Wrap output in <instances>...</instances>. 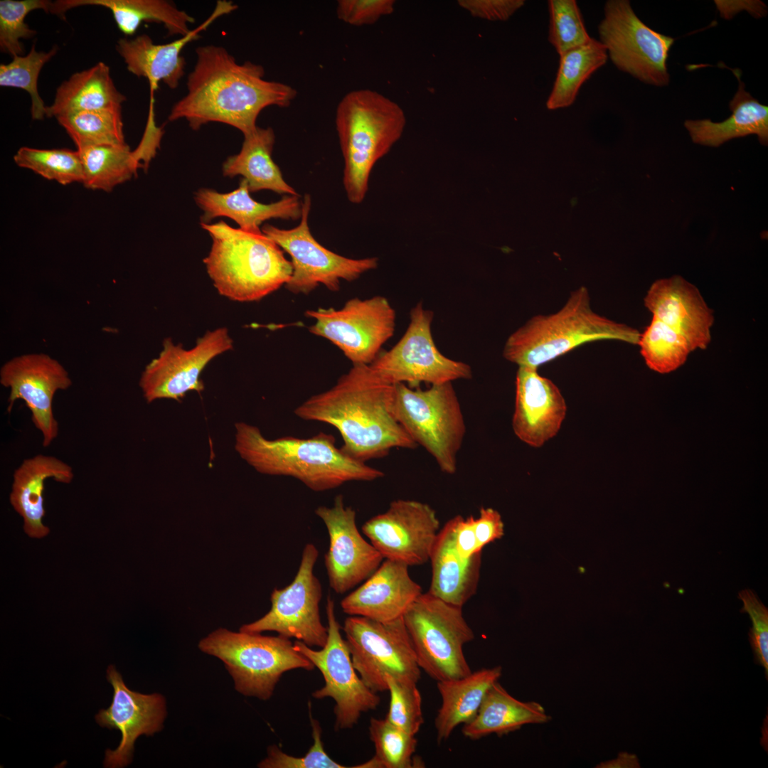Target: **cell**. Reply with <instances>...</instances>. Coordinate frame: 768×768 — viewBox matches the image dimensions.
Returning a JSON list of instances; mask_svg holds the SVG:
<instances>
[{"instance_id": "16", "label": "cell", "mask_w": 768, "mask_h": 768, "mask_svg": "<svg viewBox=\"0 0 768 768\" xmlns=\"http://www.w3.org/2000/svg\"><path fill=\"white\" fill-rule=\"evenodd\" d=\"M319 550L311 543L302 551L298 571L293 581L271 594L272 607L262 617L244 624L240 631L261 634L276 631L279 635L301 641L309 646L324 647L328 628L321 620L319 604L322 589L314 568Z\"/></svg>"}, {"instance_id": "24", "label": "cell", "mask_w": 768, "mask_h": 768, "mask_svg": "<svg viewBox=\"0 0 768 768\" xmlns=\"http://www.w3.org/2000/svg\"><path fill=\"white\" fill-rule=\"evenodd\" d=\"M644 305L653 316L682 335L692 351L708 347L713 311L698 289L681 276L655 281L644 297Z\"/></svg>"}, {"instance_id": "39", "label": "cell", "mask_w": 768, "mask_h": 768, "mask_svg": "<svg viewBox=\"0 0 768 768\" xmlns=\"http://www.w3.org/2000/svg\"><path fill=\"white\" fill-rule=\"evenodd\" d=\"M368 730L375 747L372 758L377 768H412L420 765L413 756L417 745L415 735L400 729L385 718H371Z\"/></svg>"}, {"instance_id": "9", "label": "cell", "mask_w": 768, "mask_h": 768, "mask_svg": "<svg viewBox=\"0 0 768 768\" xmlns=\"http://www.w3.org/2000/svg\"><path fill=\"white\" fill-rule=\"evenodd\" d=\"M418 665L437 681L459 678L471 672L464 646L474 631L462 607L449 604L428 592L422 593L402 616Z\"/></svg>"}, {"instance_id": "1", "label": "cell", "mask_w": 768, "mask_h": 768, "mask_svg": "<svg viewBox=\"0 0 768 768\" xmlns=\"http://www.w3.org/2000/svg\"><path fill=\"white\" fill-rule=\"evenodd\" d=\"M196 61L187 79V92L172 107L169 121L185 119L192 129L220 122L244 135L257 127L266 107H287L297 92L290 85L264 78L261 65L236 62L223 47L208 45L196 49Z\"/></svg>"}, {"instance_id": "20", "label": "cell", "mask_w": 768, "mask_h": 768, "mask_svg": "<svg viewBox=\"0 0 768 768\" xmlns=\"http://www.w3.org/2000/svg\"><path fill=\"white\" fill-rule=\"evenodd\" d=\"M316 515L326 526L329 538L324 556L329 584L337 594H344L369 577L383 560L382 555L358 530L356 511L346 506L341 494L331 506H321Z\"/></svg>"}, {"instance_id": "18", "label": "cell", "mask_w": 768, "mask_h": 768, "mask_svg": "<svg viewBox=\"0 0 768 768\" xmlns=\"http://www.w3.org/2000/svg\"><path fill=\"white\" fill-rule=\"evenodd\" d=\"M361 529L384 559L420 565L430 560L439 521L427 503L397 499L386 511L366 521Z\"/></svg>"}, {"instance_id": "34", "label": "cell", "mask_w": 768, "mask_h": 768, "mask_svg": "<svg viewBox=\"0 0 768 768\" xmlns=\"http://www.w3.org/2000/svg\"><path fill=\"white\" fill-rule=\"evenodd\" d=\"M550 718L540 704L518 700L497 681L486 693L476 716L463 725L462 731L464 737L478 740L491 734L506 735L525 725L545 723Z\"/></svg>"}, {"instance_id": "7", "label": "cell", "mask_w": 768, "mask_h": 768, "mask_svg": "<svg viewBox=\"0 0 768 768\" xmlns=\"http://www.w3.org/2000/svg\"><path fill=\"white\" fill-rule=\"evenodd\" d=\"M199 649L220 658L245 696L267 700L282 676L294 669L311 671L314 664L282 636H263L218 629L201 640Z\"/></svg>"}, {"instance_id": "31", "label": "cell", "mask_w": 768, "mask_h": 768, "mask_svg": "<svg viewBox=\"0 0 768 768\" xmlns=\"http://www.w3.org/2000/svg\"><path fill=\"white\" fill-rule=\"evenodd\" d=\"M81 6H103L112 11L118 28L126 36L135 33L143 22L162 23L169 36H183L194 18L165 0H58L53 1L50 13L63 16Z\"/></svg>"}, {"instance_id": "42", "label": "cell", "mask_w": 768, "mask_h": 768, "mask_svg": "<svg viewBox=\"0 0 768 768\" xmlns=\"http://www.w3.org/2000/svg\"><path fill=\"white\" fill-rule=\"evenodd\" d=\"M548 6V38L559 56L591 41L575 0H549Z\"/></svg>"}, {"instance_id": "50", "label": "cell", "mask_w": 768, "mask_h": 768, "mask_svg": "<svg viewBox=\"0 0 768 768\" xmlns=\"http://www.w3.org/2000/svg\"><path fill=\"white\" fill-rule=\"evenodd\" d=\"M454 520V546L457 554L463 560H468L475 554L481 553L477 549L475 535V518H467L458 515Z\"/></svg>"}, {"instance_id": "33", "label": "cell", "mask_w": 768, "mask_h": 768, "mask_svg": "<svg viewBox=\"0 0 768 768\" xmlns=\"http://www.w3.org/2000/svg\"><path fill=\"white\" fill-rule=\"evenodd\" d=\"M240 151L227 158L223 164L225 176H242L250 193L270 190L279 194L299 196L282 176L272 159L275 135L271 127H257L244 135Z\"/></svg>"}, {"instance_id": "4", "label": "cell", "mask_w": 768, "mask_h": 768, "mask_svg": "<svg viewBox=\"0 0 768 768\" xmlns=\"http://www.w3.org/2000/svg\"><path fill=\"white\" fill-rule=\"evenodd\" d=\"M201 225L212 240L203 262L220 295L235 302H255L289 282L291 262L262 230L235 228L224 221Z\"/></svg>"}, {"instance_id": "17", "label": "cell", "mask_w": 768, "mask_h": 768, "mask_svg": "<svg viewBox=\"0 0 768 768\" xmlns=\"http://www.w3.org/2000/svg\"><path fill=\"white\" fill-rule=\"evenodd\" d=\"M233 343L225 327L208 331L191 349L165 338L160 353L146 366L139 379L145 400H180L188 392L202 391L201 373L214 358L230 350Z\"/></svg>"}, {"instance_id": "49", "label": "cell", "mask_w": 768, "mask_h": 768, "mask_svg": "<svg viewBox=\"0 0 768 768\" xmlns=\"http://www.w3.org/2000/svg\"><path fill=\"white\" fill-rule=\"evenodd\" d=\"M477 549L482 550L487 544L500 539L504 535V525L501 514L492 508H481L479 516L474 521Z\"/></svg>"}, {"instance_id": "30", "label": "cell", "mask_w": 768, "mask_h": 768, "mask_svg": "<svg viewBox=\"0 0 768 768\" xmlns=\"http://www.w3.org/2000/svg\"><path fill=\"white\" fill-rule=\"evenodd\" d=\"M730 70L739 82L738 90L729 105L732 114L720 122L709 119H688L684 126L692 141L703 146L717 147L730 139L750 134H756L760 144L767 146L768 107L745 90L739 69Z\"/></svg>"}, {"instance_id": "40", "label": "cell", "mask_w": 768, "mask_h": 768, "mask_svg": "<svg viewBox=\"0 0 768 768\" xmlns=\"http://www.w3.org/2000/svg\"><path fill=\"white\" fill-rule=\"evenodd\" d=\"M14 160L18 166L62 185L82 182L83 169L78 150L23 146L16 153Z\"/></svg>"}, {"instance_id": "51", "label": "cell", "mask_w": 768, "mask_h": 768, "mask_svg": "<svg viewBox=\"0 0 768 768\" xmlns=\"http://www.w3.org/2000/svg\"><path fill=\"white\" fill-rule=\"evenodd\" d=\"M715 4L720 16L726 19L742 10L757 18L766 16L767 11L766 5L760 1H715Z\"/></svg>"}, {"instance_id": "13", "label": "cell", "mask_w": 768, "mask_h": 768, "mask_svg": "<svg viewBox=\"0 0 768 768\" xmlns=\"http://www.w3.org/2000/svg\"><path fill=\"white\" fill-rule=\"evenodd\" d=\"M311 200L305 194L299 225L281 229L267 224L262 232L291 257L292 274L285 287L294 294H308L320 284L338 291L341 279L352 282L378 267L377 257L351 259L321 245L311 233L309 215Z\"/></svg>"}, {"instance_id": "6", "label": "cell", "mask_w": 768, "mask_h": 768, "mask_svg": "<svg viewBox=\"0 0 768 768\" xmlns=\"http://www.w3.org/2000/svg\"><path fill=\"white\" fill-rule=\"evenodd\" d=\"M641 333L595 312L588 289L572 291L563 306L548 315H536L507 338L503 356L518 367L538 368L579 346L599 340L637 345Z\"/></svg>"}, {"instance_id": "25", "label": "cell", "mask_w": 768, "mask_h": 768, "mask_svg": "<svg viewBox=\"0 0 768 768\" xmlns=\"http://www.w3.org/2000/svg\"><path fill=\"white\" fill-rule=\"evenodd\" d=\"M405 563L385 559L360 587L341 602L343 612L378 622H389L403 616L410 605L422 593Z\"/></svg>"}, {"instance_id": "44", "label": "cell", "mask_w": 768, "mask_h": 768, "mask_svg": "<svg viewBox=\"0 0 768 768\" xmlns=\"http://www.w3.org/2000/svg\"><path fill=\"white\" fill-rule=\"evenodd\" d=\"M390 693L389 709L385 719L395 726L414 735L424 723L422 697L417 683L386 677Z\"/></svg>"}, {"instance_id": "5", "label": "cell", "mask_w": 768, "mask_h": 768, "mask_svg": "<svg viewBox=\"0 0 768 768\" xmlns=\"http://www.w3.org/2000/svg\"><path fill=\"white\" fill-rule=\"evenodd\" d=\"M336 129L343 158V184L348 200L361 203L376 162L401 137L406 124L402 108L370 89L346 94L336 110Z\"/></svg>"}, {"instance_id": "3", "label": "cell", "mask_w": 768, "mask_h": 768, "mask_svg": "<svg viewBox=\"0 0 768 768\" xmlns=\"http://www.w3.org/2000/svg\"><path fill=\"white\" fill-rule=\"evenodd\" d=\"M235 449L257 472L294 478L314 491L331 490L350 481H370L382 471L346 454L331 434L309 438L282 437L270 439L258 427L235 424Z\"/></svg>"}, {"instance_id": "10", "label": "cell", "mask_w": 768, "mask_h": 768, "mask_svg": "<svg viewBox=\"0 0 768 768\" xmlns=\"http://www.w3.org/2000/svg\"><path fill=\"white\" fill-rule=\"evenodd\" d=\"M343 631L353 665L371 690L387 691V676L417 683L421 669L402 617L378 622L349 616Z\"/></svg>"}, {"instance_id": "2", "label": "cell", "mask_w": 768, "mask_h": 768, "mask_svg": "<svg viewBox=\"0 0 768 768\" xmlns=\"http://www.w3.org/2000/svg\"><path fill=\"white\" fill-rule=\"evenodd\" d=\"M394 385L368 365H353L329 390L297 407L296 416L337 429L349 457L363 462L387 455L393 448L415 449V442L393 412Z\"/></svg>"}, {"instance_id": "12", "label": "cell", "mask_w": 768, "mask_h": 768, "mask_svg": "<svg viewBox=\"0 0 768 768\" xmlns=\"http://www.w3.org/2000/svg\"><path fill=\"white\" fill-rule=\"evenodd\" d=\"M432 320L433 312L425 309L422 302L417 303L410 311L402 338L390 350L380 352L370 368L389 384L405 383L411 388L420 383L437 385L471 378L468 364L438 350L431 331Z\"/></svg>"}, {"instance_id": "15", "label": "cell", "mask_w": 768, "mask_h": 768, "mask_svg": "<svg viewBox=\"0 0 768 768\" xmlns=\"http://www.w3.org/2000/svg\"><path fill=\"white\" fill-rule=\"evenodd\" d=\"M305 315L315 321L309 331L336 345L353 365H370L395 327V311L383 296L353 298L340 309L319 308Z\"/></svg>"}, {"instance_id": "38", "label": "cell", "mask_w": 768, "mask_h": 768, "mask_svg": "<svg viewBox=\"0 0 768 768\" xmlns=\"http://www.w3.org/2000/svg\"><path fill=\"white\" fill-rule=\"evenodd\" d=\"M637 345L647 366L660 373L678 368L693 351L682 335L654 316L640 334Z\"/></svg>"}, {"instance_id": "47", "label": "cell", "mask_w": 768, "mask_h": 768, "mask_svg": "<svg viewBox=\"0 0 768 768\" xmlns=\"http://www.w3.org/2000/svg\"><path fill=\"white\" fill-rule=\"evenodd\" d=\"M395 4L394 0H339L336 15L340 21L351 26L370 25L393 14Z\"/></svg>"}, {"instance_id": "27", "label": "cell", "mask_w": 768, "mask_h": 768, "mask_svg": "<svg viewBox=\"0 0 768 768\" xmlns=\"http://www.w3.org/2000/svg\"><path fill=\"white\" fill-rule=\"evenodd\" d=\"M73 478L72 466L50 455L36 454L24 459L15 469L9 500L23 518V529L29 537L41 538L50 532L43 523L46 514L45 481L53 479L57 482L70 484Z\"/></svg>"}, {"instance_id": "14", "label": "cell", "mask_w": 768, "mask_h": 768, "mask_svg": "<svg viewBox=\"0 0 768 768\" xmlns=\"http://www.w3.org/2000/svg\"><path fill=\"white\" fill-rule=\"evenodd\" d=\"M326 613L328 638L324 647L314 650L298 640L294 642V646L319 669L324 678V686L314 690L312 697L332 698L335 702V729H350L358 722L363 713L377 708L380 698L364 683L353 665L346 641L341 634L334 602L330 595L326 598Z\"/></svg>"}, {"instance_id": "32", "label": "cell", "mask_w": 768, "mask_h": 768, "mask_svg": "<svg viewBox=\"0 0 768 768\" xmlns=\"http://www.w3.org/2000/svg\"><path fill=\"white\" fill-rule=\"evenodd\" d=\"M502 674L500 666L471 672L455 679L437 681L442 703L434 720L439 743L449 737L459 725L476 715L489 688Z\"/></svg>"}, {"instance_id": "35", "label": "cell", "mask_w": 768, "mask_h": 768, "mask_svg": "<svg viewBox=\"0 0 768 768\" xmlns=\"http://www.w3.org/2000/svg\"><path fill=\"white\" fill-rule=\"evenodd\" d=\"M125 97L118 91L110 68L100 62L74 73L58 87L53 102L46 107V117H59L85 111L122 109Z\"/></svg>"}, {"instance_id": "37", "label": "cell", "mask_w": 768, "mask_h": 768, "mask_svg": "<svg viewBox=\"0 0 768 768\" xmlns=\"http://www.w3.org/2000/svg\"><path fill=\"white\" fill-rule=\"evenodd\" d=\"M78 149L125 144L122 109L85 111L56 118Z\"/></svg>"}, {"instance_id": "19", "label": "cell", "mask_w": 768, "mask_h": 768, "mask_svg": "<svg viewBox=\"0 0 768 768\" xmlns=\"http://www.w3.org/2000/svg\"><path fill=\"white\" fill-rule=\"evenodd\" d=\"M0 383L10 390L8 412L17 400H23L33 424L42 435V445L49 447L59 433L53 408L55 394L72 385L66 369L48 354H23L3 364Z\"/></svg>"}, {"instance_id": "28", "label": "cell", "mask_w": 768, "mask_h": 768, "mask_svg": "<svg viewBox=\"0 0 768 768\" xmlns=\"http://www.w3.org/2000/svg\"><path fill=\"white\" fill-rule=\"evenodd\" d=\"M195 201L203 210L201 223H209L213 218L227 217L240 228L250 231L261 230L260 225L272 218L296 220L302 216V201L299 195H284L269 204L260 203L251 197L244 179H241L238 188L228 193L201 188L196 192Z\"/></svg>"}, {"instance_id": "26", "label": "cell", "mask_w": 768, "mask_h": 768, "mask_svg": "<svg viewBox=\"0 0 768 768\" xmlns=\"http://www.w3.org/2000/svg\"><path fill=\"white\" fill-rule=\"evenodd\" d=\"M162 136L161 129L147 125L140 144L132 151L126 143L77 149L83 169L82 183L92 190L110 191L129 180L138 169L149 164Z\"/></svg>"}, {"instance_id": "48", "label": "cell", "mask_w": 768, "mask_h": 768, "mask_svg": "<svg viewBox=\"0 0 768 768\" xmlns=\"http://www.w3.org/2000/svg\"><path fill=\"white\" fill-rule=\"evenodd\" d=\"M472 16L488 21H507L525 4L523 0H459Z\"/></svg>"}, {"instance_id": "43", "label": "cell", "mask_w": 768, "mask_h": 768, "mask_svg": "<svg viewBox=\"0 0 768 768\" xmlns=\"http://www.w3.org/2000/svg\"><path fill=\"white\" fill-rule=\"evenodd\" d=\"M53 1L48 0L0 1V49L12 57L23 52L21 39L30 38L36 31L26 23V16L32 11H50Z\"/></svg>"}, {"instance_id": "45", "label": "cell", "mask_w": 768, "mask_h": 768, "mask_svg": "<svg viewBox=\"0 0 768 768\" xmlns=\"http://www.w3.org/2000/svg\"><path fill=\"white\" fill-rule=\"evenodd\" d=\"M311 727L313 744L302 757H294L282 752L277 746L272 745L267 750V757L262 760L258 767L261 768H346L329 757L324 750L321 740V727L319 722L311 715Z\"/></svg>"}, {"instance_id": "8", "label": "cell", "mask_w": 768, "mask_h": 768, "mask_svg": "<svg viewBox=\"0 0 768 768\" xmlns=\"http://www.w3.org/2000/svg\"><path fill=\"white\" fill-rule=\"evenodd\" d=\"M393 412L410 437L433 457L442 471L456 473L466 425L452 383L432 385L426 390L394 384Z\"/></svg>"}, {"instance_id": "41", "label": "cell", "mask_w": 768, "mask_h": 768, "mask_svg": "<svg viewBox=\"0 0 768 768\" xmlns=\"http://www.w3.org/2000/svg\"><path fill=\"white\" fill-rule=\"evenodd\" d=\"M58 48L48 52H38L33 44L26 55H16L8 64L0 65V85L23 89L31 99V114L33 119H43L46 116V107L39 95L38 79L43 65L56 53Z\"/></svg>"}, {"instance_id": "22", "label": "cell", "mask_w": 768, "mask_h": 768, "mask_svg": "<svg viewBox=\"0 0 768 768\" xmlns=\"http://www.w3.org/2000/svg\"><path fill=\"white\" fill-rule=\"evenodd\" d=\"M566 413L565 400L551 380L540 375L538 368L518 367L512 428L521 441L541 447L557 435Z\"/></svg>"}, {"instance_id": "11", "label": "cell", "mask_w": 768, "mask_h": 768, "mask_svg": "<svg viewBox=\"0 0 768 768\" xmlns=\"http://www.w3.org/2000/svg\"><path fill=\"white\" fill-rule=\"evenodd\" d=\"M599 41L621 71L655 86L669 83L666 60L674 38L644 24L628 0H609L598 25Z\"/></svg>"}, {"instance_id": "36", "label": "cell", "mask_w": 768, "mask_h": 768, "mask_svg": "<svg viewBox=\"0 0 768 768\" xmlns=\"http://www.w3.org/2000/svg\"><path fill=\"white\" fill-rule=\"evenodd\" d=\"M606 47L592 38L587 43L560 56L559 66L546 101L549 110L571 106L583 83L607 61Z\"/></svg>"}, {"instance_id": "46", "label": "cell", "mask_w": 768, "mask_h": 768, "mask_svg": "<svg viewBox=\"0 0 768 768\" xmlns=\"http://www.w3.org/2000/svg\"><path fill=\"white\" fill-rule=\"evenodd\" d=\"M739 599L742 602V612L747 613L752 626L748 633L754 661L764 669L768 679V609L757 594L749 589L740 591Z\"/></svg>"}, {"instance_id": "52", "label": "cell", "mask_w": 768, "mask_h": 768, "mask_svg": "<svg viewBox=\"0 0 768 768\" xmlns=\"http://www.w3.org/2000/svg\"><path fill=\"white\" fill-rule=\"evenodd\" d=\"M639 762L635 754L622 752L612 760L602 762L597 764L599 768L639 767Z\"/></svg>"}, {"instance_id": "21", "label": "cell", "mask_w": 768, "mask_h": 768, "mask_svg": "<svg viewBox=\"0 0 768 768\" xmlns=\"http://www.w3.org/2000/svg\"><path fill=\"white\" fill-rule=\"evenodd\" d=\"M107 679L113 688L112 701L108 708L100 710L95 720L102 727L121 732L119 746L114 750L107 749L104 761L105 767L121 768L131 762L138 737L153 735L162 729L166 702L159 693L131 690L113 665L107 668Z\"/></svg>"}, {"instance_id": "23", "label": "cell", "mask_w": 768, "mask_h": 768, "mask_svg": "<svg viewBox=\"0 0 768 768\" xmlns=\"http://www.w3.org/2000/svg\"><path fill=\"white\" fill-rule=\"evenodd\" d=\"M237 8L231 1H218L209 17L183 36L168 43L156 44L150 36L143 34L133 39L119 40L116 50L130 73L148 80L151 92L158 88L160 82L170 89H176L184 75L186 60L181 55L183 49L198 39L201 33L217 18Z\"/></svg>"}, {"instance_id": "29", "label": "cell", "mask_w": 768, "mask_h": 768, "mask_svg": "<svg viewBox=\"0 0 768 768\" xmlns=\"http://www.w3.org/2000/svg\"><path fill=\"white\" fill-rule=\"evenodd\" d=\"M430 560L432 579L428 592L449 604L462 607L476 592L481 552L468 560L459 557L454 546V518L439 530Z\"/></svg>"}, {"instance_id": "53", "label": "cell", "mask_w": 768, "mask_h": 768, "mask_svg": "<svg viewBox=\"0 0 768 768\" xmlns=\"http://www.w3.org/2000/svg\"><path fill=\"white\" fill-rule=\"evenodd\" d=\"M577 197L572 198L571 200H570V205H571L572 208L575 206L577 205Z\"/></svg>"}]
</instances>
